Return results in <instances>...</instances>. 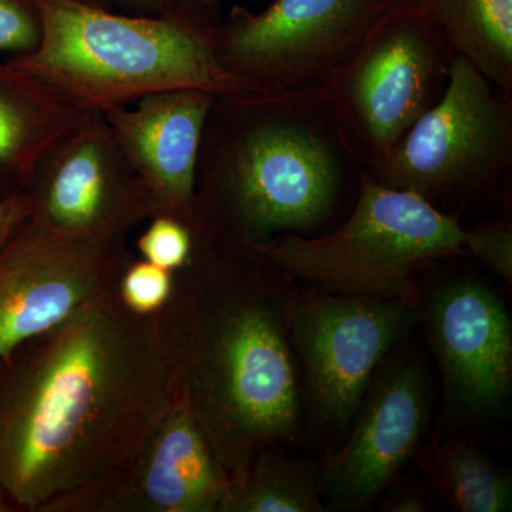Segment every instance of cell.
Segmentation results:
<instances>
[{"label": "cell", "instance_id": "obj_1", "mask_svg": "<svg viewBox=\"0 0 512 512\" xmlns=\"http://www.w3.org/2000/svg\"><path fill=\"white\" fill-rule=\"evenodd\" d=\"M3 363L0 488L29 511L119 476L177 397L160 315H134L117 291Z\"/></svg>", "mask_w": 512, "mask_h": 512}, {"label": "cell", "instance_id": "obj_2", "mask_svg": "<svg viewBox=\"0 0 512 512\" xmlns=\"http://www.w3.org/2000/svg\"><path fill=\"white\" fill-rule=\"evenodd\" d=\"M268 268L255 252L194 239L181 289L158 313L177 396L231 478L298 431L288 302Z\"/></svg>", "mask_w": 512, "mask_h": 512}, {"label": "cell", "instance_id": "obj_3", "mask_svg": "<svg viewBox=\"0 0 512 512\" xmlns=\"http://www.w3.org/2000/svg\"><path fill=\"white\" fill-rule=\"evenodd\" d=\"M363 167L323 90L215 97L195 175V241L254 251L328 221Z\"/></svg>", "mask_w": 512, "mask_h": 512}, {"label": "cell", "instance_id": "obj_4", "mask_svg": "<svg viewBox=\"0 0 512 512\" xmlns=\"http://www.w3.org/2000/svg\"><path fill=\"white\" fill-rule=\"evenodd\" d=\"M36 5L39 45L9 62L80 109L106 113L177 89L252 92L218 62L220 20L208 0H174L158 16L117 15L82 0Z\"/></svg>", "mask_w": 512, "mask_h": 512}, {"label": "cell", "instance_id": "obj_5", "mask_svg": "<svg viewBox=\"0 0 512 512\" xmlns=\"http://www.w3.org/2000/svg\"><path fill=\"white\" fill-rule=\"evenodd\" d=\"M467 229L457 217L412 191L363 173L352 211L322 235H284L255 248L279 274L322 291L413 303L417 266L467 255Z\"/></svg>", "mask_w": 512, "mask_h": 512}, {"label": "cell", "instance_id": "obj_6", "mask_svg": "<svg viewBox=\"0 0 512 512\" xmlns=\"http://www.w3.org/2000/svg\"><path fill=\"white\" fill-rule=\"evenodd\" d=\"M456 53L414 0H400L323 87L363 170L382 163L443 96Z\"/></svg>", "mask_w": 512, "mask_h": 512}, {"label": "cell", "instance_id": "obj_7", "mask_svg": "<svg viewBox=\"0 0 512 512\" xmlns=\"http://www.w3.org/2000/svg\"><path fill=\"white\" fill-rule=\"evenodd\" d=\"M511 164V94L456 55L440 100L365 173L437 208L491 190Z\"/></svg>", "mask_w": 512, "mask_h": 512}, {"label": "cell", "instance_id": "obj_8", "mask_svg": "<svg viewBox=\"0 0 512 512\" xmlns=\"http://www.w3.org/2000/svg\"><path fill=\"white\" fill-rule=\"evenodd\" d=\"M400 0H274L258 13L235 6L215 53L256 93L322 90Z\"/></svg>", "mask_w": 512, "mask_h": 512}, {"label": "cell", "instance_id": "obj_9", "mask_svg": "<svg viewBox=\"0 0 512 512\" xmlns=\"http://www.w3.org/2000/svg\"><path fill=\"white\" fill-rule=\"evenodd\" d=\"M416 320L413 303L328 291L286 305V325L315 413L333 427L353 419L373 370Z\"/></svg>", "mask_w": 512, "mask_h": 512}, {"label": "cell", "instance_id": "obj_10", "mask_svg": "<svg viewBox=\"0 0 512 512\" xmlns=\"http://www.w3.org/2000/svg\"><path fill=\"white\" fill-rule=\"evenodd\" d=\"M29 221L69 237L123 242L160 205L99 111H87L29 187Z\"/></svg>", "mask_w": 512, "mask_h": 512}, {"label": "cell", "instance_id": "obj_11", "mask_svg": "<svg viewBox=\"0 0 512 512\" xmlns=\"http://www.w3.org/2000/svg\"><path fill=\"white\" fill-rule=\"evenodd\" d=\"M123 242L69 237L26 221L0 252V362L117 291Z\"/></svg>", "mask_w": 512, "mask_h": 512}, {"label": "cell", "instance_id": "obj_12", "mask_svg": "<svg viewBox=\"0 0 512 512\" xmlns=\"http://www.w3.org/2000/svg\"><path fill=\"white\" fill-rule=\"evenodd\" d=\"M229 481L200 424L177 396L119 476L66 510L221 512Z\"/></svg>", "mask_w": 512, "mask_h": 512}, {"label": "cell", "instance_id": "obj_13", "mask_svg": "<svg viewBox=\"0 0 512 512\" xmlns=\"http://www.w3.org/2000/svg\"><path fill=\"white\" fill-rule=\"evenodd\" d=\"M430 389L416 360H402L376 384L355 430L319 474V495L335 510H360L412 457L426 430Z\"/></svg>", "mask_w": 512, "mask_h": 512}, {"label": "cell", "instance_id": "obj_14", "mask_svg": "<svg viewBox=\"0 0 512 512\" xmlns=\"http://www.w3.org/2000/svg\"><path fill=\"white\" fill-rule=\"evenodd\" d=\"M427 325L451 400L468 412L490 413L512 384V330L503 302L476 281L436 293Z\"/></svg>", "mask_w": 512, "mask_h": 512}, {"label": "cell", "instance_id": "obj_15", "mask_svg": "<svg viewBox=\"0 0 512 512\" xmlns=\"http://www.w3.org/2000/svg\"><path fill=\"white\" fill-rule=\"evenodd\" d=\"M215 97L205 90H167L103 113L163 214L188 225L202 136Z\"/></svg>", "mask_w": 512, "mask_h": 512}, {"label": "cell", "instance_id": "obj_16", "mask_svg": "<svg viewBox=\"0 0 512 512\" xmlns=\"http://www.w3.org/2000/svg\"><path fill=\"white\" fill-rule=\"evenodd\" d=\"M87 111L0 60V200L29 190L46 157Z\"/></svg>", "mask_w": 512, "mask_h": 512}, {"label": "cell", "instance_id": "obj_17", "mask_svg": "<svg viewBox=\"0 0 512 512\" xmlns=\"http://www.w3.org/2000/svg\"><path fill=\"white\" fill-rule=\"evenodd\" d=\"M439 25L448 45L512 94V0H414Z\"/></svg>", "mask_w": 512, "mask_h": 512}, {"label": "cell", "instance_id": "obj_18", "mask_svg": "<svg viewBox=\"0 0 512 512\" xmlns=\"http://www.w3.org/2000/svg\"><path fill=\"white\" fill-rule=\"evenodd\" d=\"M259 451L247 468L229 481L221 512H322L318 484L291 458Z\"/></svg>", "mask_w": 512, "mask_h": 512}, {"label": "cell", "instance_id": "obj_19", "mask_svg": "<svg viewBox=\"0 0 512 512\" xmlns=\"http://www.w3.org/2000/svg\"><path fill=\"white\" fill-rule=\"evenodd\" d=\"M437 476L451 504L463 512L511 510L510 477L464 440L444 444L437 456Z\"/></svg>", "mask_w": 512, "mask_h": 512}, {"label": "cell", "instance_id": "obj_20", "mask_svg": "<svg viewBox=\"0 0 512 512\" xmlns=\"http://www.w3.org/2000/svg\"><path fill=\"white\" fill-rule=\"evenodd\" d=\"M174 291V272L165 271L146 259H130L117 282L120 302L124 308L138 316H156L163 312L173 298Z\"/></svg>", "mask_w": 512, "mask_h": 512}, {"label": "cell", "instance_id": "obj_21", "mask_svg": "<svg viewBox=\"0 0 512 512\" xmlns=\"http://www.w3.org/2000/svg\"><path fill=\"white\" fill-rule=\"evenodd\" d=\"M138 252L150 264L180 272L190 262L194 234L190 225L170 214H158L137 241Z\"/></svg>", "mask_w": 512, "mask_h": 512}, {"label": "cell", "instance_id": "obj_22", "mask_svg": "<svg viewBox=\"0 0 512 512\" xmlns=\"http://www.w3.org/2000/svg\"><path fill=\"white\" fill-rule=\"evenodd\" d=\"M42 37L36 0H0V56L33 52Z\"/></svg>", "mask_w": 512, "mask_h": 512}, {"label": "cell", "instance_id": "obj_23", "mask_svg": "<svg viewBox=\"0 0 512 512\" xmlns=\"http://www.w3.org/2000/svg\"><path fill=\"white\" fill-rule=\"evenodd\" d=\"M467 255L480 259L504 279L512 282V232L507 225L467 229Z\"/></svg>", "mask_w": 512, "mask_h": 512}, {"label": "cell", "instance_id": "obj_24", "mask_svg": "<svg viewBox=\"0 0 512 512\" xmlns=\"http://www.w3.org/2000/svg\"><path fill=\"white\" fill-rule=\"evenodd\" d=\"M32 214V198L29 192H20L0 200V252L18 234Z\"/></svg>", "mask_w": 512, "mask_h": 512}, {"label": "cell", "instance_id": "obj_25", "mask_svg": "<svg viewBox=\"0 0 512 512\" xmlns=\"http://www.w3.org/2000/svg\"><path fill=\"white\" fill-rule=\"evenodd\" d=\"M386 510L393 512H421L426 511L427 507L420 495L416 493H403L390 501L387 504Z\"/></svg>", "mask_w": 512, "mask_h": 512}, {"label": "cell", "instance_id": "obj_26", "mask_svg": "<svg viewBox=\"0 0 512 512\" xmlns=\"http://www.w3.org/2000/svg\"><path fill=\"white\" fill-rule=\"evenodd\" d=\"M119 2L123 3L126 8L158 10V12H163L174 0H119Z\"/></svg>", "mask_w": 512, "mask_h": 512}, {"label": "cell", "instance_id": "obj_27", "mask_svg": "<svg viewBox=\"0 0 512 512\" xmlns=\"http://www.w3.org/2000/svg\"><path fill=\"white\" fill-rule=\"evenodd\" d=\"M10 501L8 497H6L5 493H3L2 488H0V512H8L10 511Z\"/></svg>", "mask_w": 512, "mask_h": 512}, {"label": "cell", "instance_id": "obj_28", "mask_svg": "<svg viewBox=\"0 0 512 512\" xmlns=\"http://www.w3.org/2000/svg\"><path fill=\"white\" fill-rule=\"evenodd\" d=\"M82 2L92 3V5H96V2H94V0H82Z\"/></svg>", "mask_w": 512, "mask_h": 512}]
</instances>
